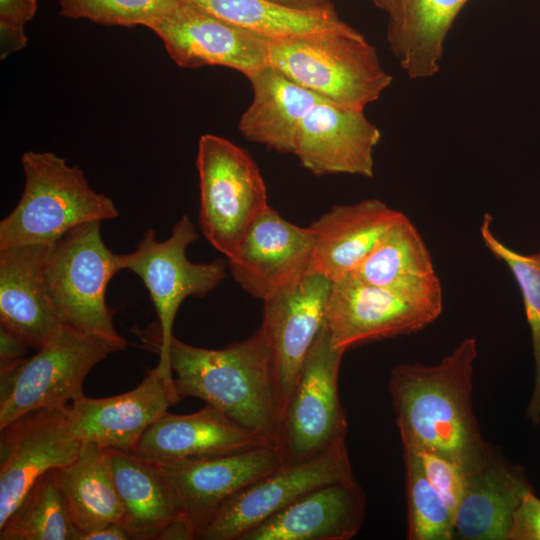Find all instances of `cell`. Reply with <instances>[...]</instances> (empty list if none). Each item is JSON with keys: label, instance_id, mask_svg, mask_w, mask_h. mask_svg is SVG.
<instances>
[{"label": "cell", "instance_id": "8d00e7d4", "mask_svg": "<svg viewBox=\"0 0 540 540\" xmlns=\"http://www.w3.org/2000/svg\"><path fill=\"white\" fill-rule=\"evenodd\" d=\"M198 528L187 515L177 512L159 531L155 540L197 539Z\"/></svg>", "mask_w": 540, "mask_h": 540}, {"label": "cell", "instance_id": "2e32d148", "mask_svg": "<svg viewBox=\"0 0 540 540\" xmlns=\"http://www.w3.org/2000/svg\"><path fill=\"white\" fill-rule=\"evenodd\" d=\"M332 283L324 275L311 273L263 301L260 327L271 349L280 422L304 359L325 324Z\"/></svg>", "mask_w": 540, "mask_h": 540}, {"label": "cell", "instance_id": "7c38bea8", "mask_svg": "<svg viewBox=\"0 0 540 540\" xmlns=\"http://www.w3.org/2000/svg\"><path fill=\"white\" fill-rule=\"evenodd\" d=\"M0 526L35 481L72 463L83 442L75 434L68 406L28 412L0 429Z\"/></svg>", "mask_w": 540, "mask_h": 540}, {"label": "cell", "instance_id": "484cf974", "mask_svg": "<svg viewBox=\"0 0 540 540\" xmlns=\"http://www.w3.org/2000/svg\"><path fill=\"white\" fill-rule=\"evenodd\" d=\"M468 0H403L396 27L387 40L411 79L434 76L440 68L444 42Z\"/></svg>", "mask_w": 540, "mask_h": 540}, {"label": "cell", "instance_id": "8992f818", "mask_svg": "<svg viewBox=\"0 0 540 540\" xmlns=\"http://www.w3.org/2000/svg\"><path fill=\"white\" fill-rule=\"evenodd\" d=\"M198 239L194 224L183 215L164 241L147 229L136 248L123 254V268L136 274L144 283L157 318V333H145L144 342L159 355L156 369L174 387L169 364V348L173 339V324L182 302L190 296L204 297L225 278L227 263L216 259L194 263L186 257V249Z\"/></svg>", "mask_w": 540, "mask_h": 540}, {"label": "cell", "instance_id": "cb8c5ba5", "mask_svg": "<svg viewBox=\"0 0 540 540\" xmlns=\"http://www.w3.org/2000/svg\"><path fill=\"white\" fill-rule=\"evenodd\" d=\"M248 79L253 97L240 118L239 131L248 141L292 154L302 119L314 105L326 100L271 65Z\"/></svg>", "mask_w": 540, "mask_h": 540}, {"label": "cell", "instance_id": "d4e9b609", "mask_svg": "<svg viewBox=\"0 0 540 540\" xmlns=\"http://www.w3.org/2000/svg\"><path fill=\"white\" fill-rule=\"evenodd\" d=\"M56 478L70 517L82 535L112 522H122L123 507L108 449L83 443L72 463L56 469Z\"/></svg>", "mask_w": 540, "mask_h": 540}, {"label": "cell", "instance_id": "7a4b0ae2", "mask_svg": "<svg viewBox=\"0 0 540 540\" xmlns=\"http://www.w3.org/2000/svg\"><path fill=\"white\" fill-rule=\"evenodd\" d=\"M168 359L179 401L201 399L277 446L280 412L275 373L261 327L222 349L195 347L173 337Z\"/></svg>", "mask_w": 540, "mask_h": 540}, {"label": "cell", "instance_id": "44dd1931", "mask_svg": "<svg viewBox=\"0 0 540 540\" xmlns=\"http://www.w3.org/2000/svg\"><path fill=\"white\" fill-rule=\"evenodd\" d=\"M273 445L206 404L187 415L166 412L129 451L155 465Z\"/></svg>", "mask_w": 540, "mask_h": 540}, {"label": "cell", "instance_id": "3957f363", "mask_svg": "<svg viewBox=\"0 0 540 540\" xmlns=\"http://www.w3.org/2000/svg\"><path fill=\"white\" fill-rule=\"evenodd\" d=\"M23 193L0 222V249L53 245L71 229L118 217L115 203L96 192L82 169L52 152L27 151L21 157Z\"/></svg>", "mask_w": 540, "mask_h": 540}, {"label": "cell", "instance_id": "6da1fadb", "mask_svg": "<svg viewBox=\"0 0 540 540\" xmlns=\"http://www.w3.org/2000/svg\"><path fill=\"white\" fill-rule=\"evenodd\" d=\"M476 357V339L468 337L435 365L395 366L388 384L402 445L443 456L466 474L485 468L497 458L473 412Z\"/></svg>", "mask_w": 540, "mask_h": 540}, {"label": "cell", "instance_id": "ffe728a7", "mask_svg": "<svg viewBox=\"0 0 540 540\" xmlns=\"http://www.w3.org/2000/svg\"><path fill=\"white\" fill-rule=\"evenodd\" d=\"M365 517V493L354 478L306 493L239 540H349Z\"/></svg>", "mask_w": 540, "mask_h": 540}, {"label": "cell", "instance_id": "7bdbcfd3", "mask_svg": "<svg viewBox=\"0 0 540 540\" xmlns=\"http://www.w3.org/2000/svg\"><path fill=\"white\" fill-rule=\"evenodd\" d=\"M539 257H540V252L538 253Z\"/></svg>", "mask_w": 540, "mask_h": 540}, {"label": "cell", "instance_id": "4fadbf2b", "mask_svg": "<svg viewBox=\"0 0 540 540\" xmlns=\"http://www.w3.org/2000/svg\"><path fill=\"white\" fill-rule=\"evenodd\" d=\"M315 239L268 206L248 227L227 259L234 280L262 302L313 273Z\"/></svg>", "mask_w": 540, "mask_h": 540}, {"label": "cell", "instance_id": "5bb4252c", "mask_svg": "<svg viewBox=\"0 0 540 540\" xmlns=\"http://www.w3.org/2000/svg\"><path fill=\"white\" fill-rule=\"evenodd\" d=\"M151 30L163 41L172 60L183 68L223 66L247 78L269 65L272 42L179 1L177 8Z\"/></svg>", "mask_w": 540, "mask_h": 540}, {"label": "cell", "instance_id": "8fae6325", "mask_svg": "<svg viewBox=\"0 0 540 540\" xmlns=\"http://www.w3.org/2000/svg\"><path fill=\"white\" fill-rule=\"evenodd\" d=\"M354 479L346 444L262 477L224 501L199 528L197 539L239 540L306 493Z\"/></svg>", "mask_w": 540, "mask_h": 540}, {"label": "cell", "instance_id": "277c9868", "mask_svg": "<svg viewBox=\"0 0 540 540\" xmlns=\"http://www.w3.org/2000/svg\"><path fill=\"white\" fill-rule=\"evenodd\" d=\"M269 65L324 100L357 110L392 82L375 47L357 30L272 40Z\"/></svg>", "mask_w": 540, "mask_h": 540}, {"label": "cell", "instance_id": "52a82bcc", "mask_svg": "<svg viewBox=\"0 0 540 540\" xmlns=\"http://www.w3.org/2000/svg\"><path fill=\"white\" fill-rule=\"evenodd\" d=\"M126 345V340L63 324L35 355L0 369V429L28 412L68 406L84 397L90 370Z\"/></svg>", "mask_w": 540, "mask_h": 540}, {"label": "cell", "instance_id": "9c48e42d", "mask_svg": "<svg viewBox=\"0 0 540 540\" xmlns=\"http://www.w3.org/2000/svg\"><path fill=\"white\" fill-rule=\"evenodd\" d=\"M196 167L201 230L228 259L248 227L269 206L263 177L245 150L213 134L201 136Z\"/></svg>", "mask_w": 540, "mask_h": 540}, {"label": "cell", "instance_id": "83f0119b", "mask_svg": "<svg viewBox=\"0 0 540 540\" xmlns=\"http://www.w3.org/2000/svg\"><path fill=\"white\" fill-rule=\"evenodd\" d=\"M196 6L226 22L271 40L323 33H349L356 29L344 22L335 9L302 11L268 0H179Z\"/></svg>", "mask_w": 540, "mask_h": 540}, {"label": "cell", "instance_id": "e575fe53", "mask_svg": "<svg viewBox=\"0 0 540 540\" xmlns=\"http://www.w3.org/2000/svg\"><path fill=\"white\" fill-rule=\"evenodd\" d=\"M509 540H540V499L528 492L516 509Z\"/></svg>", "mask_w": 540, "mask_h": 540}, {"label": "cell", "instance_id": "5b68a950", "mask_svg": "<svg viewBox=\"0 0 540 540\" xmlns=\"http://www.w3.org/2000/svg\"><path fill=\"white\" fill-rule=\"evenodd\" d=\"M443 293L436 274L397 288L380 287L347 275L332 283L325 325L334 348L416 333L441 314Z\"/></svg>", "mask_w": 540, "mask_h": 540}, {"label": "cell", "instance_id": "ba28073f", "mask_svg": "<svg viewBox=\"0 0 540 540\" xmlns=\"http://www.w3.org/2000/svg\"><path fill=\"white\" fill-rule=\"evenodd\" d=\"M123 268V254L113 253L101 236V222L68 231L54 243L45 263L48 294L62 324L125 340L113 324L114 310L106 303L111 278Z\"/></svg>", "mask_w": 540, "mask_h": 540}, {"label": "cell", "instance_id": "f35d334b", "mask_svg": "<svg viewBox=\"0 0 540 540\" xmlns=\"http://www.w3.org/2000/svg\"><path fill=\"white\" fill-rule=\"evenodd\" d=\"M0 58L22 49L27 43L24 27L0 23Z\"/></svg>", "mask_w": 540, "mask_h": 540}, {"label": "cell", "instance_id": "7402d4cb", "mask_svg": "<svg viewBox=\"0 0 540 540\" xmlns=\"http://www.w3.org/2000/svg\"><path fill=\"white\" fill-rule=\"evenodd\" d=\"M400 213L375 198L334 205L309 226L315 239L313 273L332 282L349 275Z\"/></svg>", "mask_w": 540, "mask_h": 540}, {"label": "cell", "instance_id": "4dcf8cb0", "mask_svg": "<svg viewBox=\"0 0 540 540\" xmlns=\"http://www.w3.org/2000/svg\"><path fill=\"white\" fill-rule=\"evenodd\" d=\"M492 217L486 213L480 226V235L486 248L503 261L522 294L527 322L531 332L535 364L533 390L526 409V416L532 424L540 421V257L537 254L524 255L501 242L491 229Z\"/></svg>", "mask_w": 540, "mask_h": 540}, {"label": "cell", "instance_id": "f1b7e54d", "mask_svg": "<svg viewBox=\"0 0 540 540\" xmlns=\"http://www.w3.org/2000/svg\"><path fill=\"white\" fill-rule=\"evenodd\" d=\"M433 274L436 273L431 254L414 224L402 212L350 273L365 283L387 288L408 285Z\"/></svg>", "mask_w": 540, "mask_h": 540}, {"label": "cell", "instance_id": "603a6c76", "mask_svg": "<svg viewBox=\"0 0 540 540\" xmlns=\"http://www.w3.org/2000/svg\"><path fill=\"white\" fill-rule=\"evenodd\" d=\"M533 491L524 469L496 458L466 474L454 521V539L509 540L514 513Z\"/></svg>", "mask_w": 540, "mask_h": 540}, {"label": "cell", "instance_id": "4316f807", "mask_svg": "<svg viewBox=\"0 0 540 540\" xmlns=\"http://www.w3.org/2000/svg\"><path fill=\"white\" fill-rule=\"evenodd\" d=\"M114 483L122 503V524L132 540H155L177 513L158 467L137 455L108 449Z\"/></svg>", "mask_w": 540, "mask_h": 540}, {"label": "cell", "instance_id": "f546056e", "mask_svg": "<svg viewBox=\"0 0 540 540\" xmlns=\"http://www.w3.org/2000/svg\"><path fill=\"white\" fill-rule=\"evenodd\" d=\"M59 488L56 469L31 486L19 506L0 526L1 540H81Z\"/></svg>", "mask_w": 540, "mask_h": 540}, {"label": "cell", "instance_id": "d590c367", "mask_svg": "<svg viewBox=\"0 0 540 540\" xmlns=\"http://www.w3.org/2000/svg\"><path fill=\"white\" fill-rule=\"evenodd\" d=\"M37 11V0H0V23L24 27Z\"/></svg>", "mask_w": 540, "mask_h": 540}, {"label": "cell", "instance_id": "b9f144b4", "mask_svg": "<svg viewBox=\"0 0 540 540\" xmlns=\"http://www.w3.org/2000/svg\"><path fill=\"white\" fill-rule=\"evenodd\" d=\"M373 3L388 15V28L390 31L396 27L401 16L403 0H372Z\"/></svg>", "mask_w": 540, "mask_h": 540}, {"label": "cell", "instance_id": "ac0fdd59", "mask_svg": "<svg viewBox=\"0 0 540 540\" xmlns=\"http://www.w3.org/2000/svg\"><path fill=\"white\" fill-rule=\"evenodd\" d=\"M177 402L175 388L153 368L134 389L106 398L84 396L69 404L68 411L83 443L129 452L146 429Z\"/></svg>", "mask_w": 540, "mask_h": 540}, {"label": "cell", "instance_id": "74e56055", "mask_svg": "<svg viewBox=\"0 0 540 540\" xmlns=\"http://www.w3.org/2000/svg\"><path fill=\"white\" fill-rule=\"evenodd\" d=\"M27 348L29 347L16 335L0 326V369L7 368L23 359Z\"/></svg>", "mask_w": 540, "mask_h": 540}, {"label": "cell", "instance_id": "e0dca14e", "mask_svg": "<svg viewBox=\"0 0 540 540\" xmlns=\"http://www.w3.org/2000/svg\"><path fill=\"white\" fill-rule=\"evenodd\" d=\"M380 140L379 128L364 110L321 101L302 119L292 154L317 176L350 174L371 178L374 149Z\"/></svg>", "mask_w": 540, "mask_h": 540}, {"label": "cell", "instance_id": "836d02e7", "mask_svg": "<svg viewBox=\"0 0 540 540\" xmlns=\"http://www.w3.org/2000/svg\"><path fill=\"white\" fill-rule=\"evenodd\" d=\"M403 446L409 447L415 453L426 479L455 515L464 492L466 473L459 465L443 456L408 445Z\"/></svg>", "mask_w": 540, "mask_h": 540}, {"label": "cell", "instance_id": "9a60e30c", "mask_svg": "<svg viewBox=\"0 0 540 540\" xmlns=\"http://www.w3.org/2000/svg\"><path fill=\"white\" fill-rule=\"evenodd\" d=\"M285 464L276 445L156 465L177 512L198 530L228 498Z\"/></svg>", "mask_w": 540, "mask_h": 540}, {"label": "cell", "instance_id": "1f68e13d", "mask_svg": "<svg viewBox=\"0 0 540 540\" xmlns=\"http://www.w3.org/2000/svg\"><path fill=\"white\" fill-rule=\"evenodd\" d=\"M406 472L407 538L454 539L455 515L426 479L417 456L403 446Z\"/></svg>", "mask_w": 540, "mask_h": 540}, {"label": "cell", "instance_id": "60d3db41", "mask_svg": "<svg viewBox=\"0 0 540 540\" xmlns=\"http://www.w3.org/2000/svg\"><path fill=\"white\" fill-rule=\"evenodd\" d=\"M283 7L302 11H325L335 9L330 0H268Z\"/></svg>", "mask_w": 540, "mask_h": 540}, {"label": "cell", "instance_id": "30bf717a", "mask_svg": "<svg viewBox=\"0 0 540 540\" xmlns=\"http://www.w3.org/2000/svg\"><path fill=\"white\" fill-rule=\"evenodd\" d=\"M344 353L333 347L324 324L304 359L281 418L277 446L285 464L302 462L345 444L348 425L338 393Z\"/></svg>", "mask_w": 540, "mask_h": 540}, {"label": "cell", "instance_id": "ab89813d", "mask_svg": "<svg viewBox=\"0 0 540 540\" xmlns=\"http://www.w3.org/2000/svg\"><path fill=\"white\" fill-rule=\"evenodd\" d=\"M130 533L121 522H112L82 535L81 540H130Z\"/></svg>", "mask_w": 540, "mask_h": 540}, {"label": "cell", "instance_id": "d6986e66", "mask_svg": "<svg viewBox=\"0 0 540 540\" xmlns=\"http://www.w3.org/2000/svg\"><path fill=\"white\" fill-rule=\"evenodd\" d=\"M51 246L29 244L0 249V323L29 348H41L63 326L45 279Z\"/></svg>", "mask_w": 540, "mask_h": 540}, {"label": "cell", "instance_id": "d6a6232c", "mask_svg": "<svg viewBox=\"0 0 540 540\" xmlns=\"http://www.w3.org/2000/svg\"><path fill=\"white\" fill-rule=\"evenodd\" d=\"M60 14L70 19H87L107 26L151 29L174 11L179 0H58Z\"/></svg>", "mask_w": 540, "mask_h": 540}]
</instances>
